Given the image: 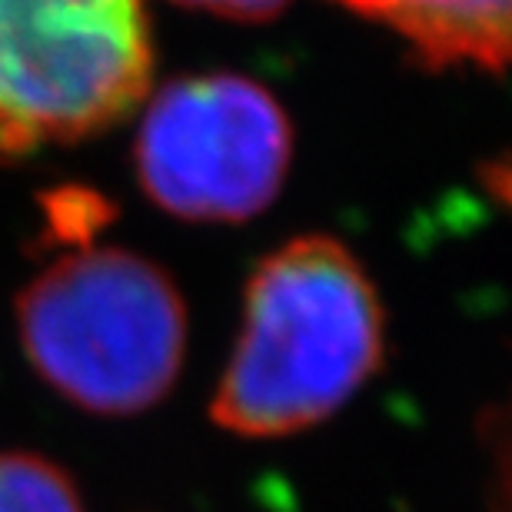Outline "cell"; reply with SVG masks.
<instances>
[{"mask_svg": "<svg viewBox=\"0 0 512 512\" xmlns=\"http://www.w3.org/2000/svg\"><path fill=\"white\" fill-rule=\"evenodd\" d=\"M177 4L207 10V14L223 20H237V24H263V20L280 14L290 0H177Z\"/></svg>", "mask_w": 512, "mask_h": 512, "instance_id": "52a82bcc", "label": "cell"}, {"mask_svg": "<svg viewBox=\"0 0 512 512\" xmlns=\"http://www.w3.org/2000/svg\"><path fill=\"white\" fill-rule=\"evenodd\" d=\"M399 34L429 67H483L503 74L512 0H340Z\"/></svg>", "mask_w": 512, "mask_h": 512, "instance_id": "5b68a950", "label": "cell"}, {"mask_svg": "<svg viewBox=\"0 0 512 512\" xmlns=\"http://www.w3.org/2000/svg\"><path fill=\"white\" fill-rule=\"evenodd\" d=\"M383 346L380 293L353 250L326 233L296 237L256 263L210 416L250 439L313 429L380 370Z\"/></svg>", "mask_w": 512, "mask_h": 512, "instance_id": "6da1fadb", "label": "cell"}, {"mask_svg": "<svg viewBox=\"0 0 512 512\" xmlns=\"http://www.w3.org/2000/svg\"><path fill=\"white\" fill-rule=\"evenodd\" d=\"M147 0H0V147L24 153L120 124L150 90Z\"/></svg>", "mask_w": 512, "mask_h": 512, "instance_id": "3957f363", "label": "cell"}, {"mask_svg": "<svg viewBox=\"0 0 512 512\" xmlns=\"http://www.w3.org/2000/svg\"><path fill=\"white\" fill-rule=\"evenodd\" d=\"M137 177L163 213L243 223L280 197L293 124L270 90L243 74L170 80L137 133Z\"/></svg>", "mask_w": 512, "mask_h": 512, "instance_id": "277c9868", "label": "cell"}, {"mask_svg": "<svg viewBox=\"0 0 512 512\" xmlns=\"http://www.w3.org/2000/svg\"><path fill=\"white\" fill-rule=\"evenodd\" d=\"M0 512H84L74 479L37 453H0Z\"/></svg>", "mask_w": 512, "mask_h": 512, "instance_id": "8992f818", "label": "cell"}, {"mask_svg": "<svg viewBox=\"0 0 512 512\" xmlns=\"http://www.w3.org/2000/svg\"><path fill=\"white\" fill-rule=\"evenodd\" d=\"M30 366L97 416H137L170 393L187 356V303L157 263L120 247H80L17 296Z\"/></svg>", "mask_w": 512, "mask_h": 512, "instance_id": "7a4b0ae2", "label": "cell"}]
</instances>
